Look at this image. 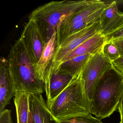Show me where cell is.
<instances>
[{
  "label": "cell",
  "instance_id": "1",
  "mask_svg": "<svg viewBox=\"0 0 123 123\" xmlns=\"http://www.w3.org/2000/svg\"><path fill=\"white\" fill-rule=\"evenodd\" d=\"M7 62L17 92L40 95L45 91L44 84L36 77L34 67L20 38L11 48Z\"/></svg>",
  "mask_w": 123,
  "mask_h": 123
},
{
  "label": "cell",
  "instance_id": "2",
  "mask_svg": "<svg viewBox=\"0 0 123 123\" xmlns=\"http://www.w3.org/2000/svg\"><path fill=\"white\" fill-rule=\"evenodd\" d=\"M93 0L51 1L33 11L29 18L35 22L46 44L56 32L59 25L62 21L90 4Z\"/></svg>",
  "mask_w": 123,
  "mask_h": 123
},
{
  "label": "cell",
  "instance_id": "3",
  "mask_svg": "<svg viewBox=\"0 0 123 123\" xmlns=\"http://www.w3.org/2000/svg\"><path fill=\"white\" fill-rule=\"evenodd\" d=\"M47 106L59 122L91 114V104L84 90L80 73Z\"/></svg>",
  "mask_w": 123,
  "mask_h": 123
},
{
  "label": "cell",
  "instance_id": "4",
  "mask_svg": "<svg viewBox=\"0 0 123 123\" xmlns=\"http://www.w3.org/2000/svg\"><path fill=\"white\" fill-rule=\"evenodd\" d=\"M123 95V75L112 67L98 82L91 101V114L101 120L118 109Z\"/></svg>",
  "mask_w": 123,
  "mask_h": 123
},
{
  "label": "cell",
  "instance_id": "5",
  "mask_svg": "<svg viewBox=\"0 0 123 123\" xmlns=\"http://www.w3.org/2000/svg\"><path fill=\"white\" fill-rule=\"evenodd\" d=\"M107 5L100 0H93L90 4L64 19L57 30L56 46L68 36L99 21L101 15Z\"/></svg>",
  "mask_w": 123,
  "mask_h": 123
},
{
  "label": "cell",
  "instance_id": "6",
  "mask_svg": "<svg viewBox=\"0 0 123 123\" xmlns=\"http://www.w3.org/2000/svg\"><path fill=\"white\" fill-rule=\"evenodd\" d=\"M112 67V62L104 54L101 49L98 53L90 57L82 69L80 78L91 104L94 90L99 80Z\"/></svg>",
  "mask_w": 123,
  "mask_h": 123
},
{
  "label": "cell",
  "instance_id": "7",
  "mask_svg": "<svg viewBox=\"0 0 123 123\" xmlns=\"http://www.w3.org/2000/svg\"><path fill=\"white\" fill-rule=\"evenodd\" d=\"M100 30V23L98 21L66 37L56 47L46 76L56 72L61 62L65 57L85 41L99 32Z\"/></svg>",
  "mask_w": 123,
  "mask_h": 123
},
{
  "label": "cell",
  "instance_id": "8",
  "mask_svg": "<svg viewBox=\"0 0 123 123\" xmlns=\"http://www.w3.org/2000/svg\"><path fill=\"white\" fill-rule=\"evenodd\" d=\"M34 67L41 58L45 43L35 22L31 19L25 24L20 37Z\"/></svg>",
  "mask_w": 123,
  "mask_h": 123
},
{
  "label": "cell",
  "instance_id": "9",
  "mask_svg": "<svg viewBox=\"0 0 123 123\" xmlns=\"http://www.w3.org/2000/svg\"><path fill=\"white\" fill-rule=\"evenodd\" d=\"M123 21V13L118 11L117 2L107 4L100 17V32L106 36L118 28Z\"/></svg>",
  "mask_w": 123,
  "mask_h": 123
},
{
  "label": "cell",
  "instance_id": "10",
  "mask_svg": "<svg viewBox=\"0 0 123 123\" xmlns=\"http://www.w3.org/2000/svg\"><path fill=\"white\" fill-rule=\"evenodd\" d=\"M16 92L10 76L7 66V59L2 57L0 65V113L10 104Z\"/></svg>",
  "mask_w": 123,
  "mask_h": 123
},
{
  "label": "cell",
  "instance_id": "11",
  "mask_svg": "<svg viewBox=\"0 0 123 123\" xmlns=\"http://www.w3.org/2000/svg\"><path fill=\"white\" fill-rule=\"evenodd\" d=\"M73 78L69 75L60 72L53 73L48 76L44 84L47 105L50 104L63 91Z\"/></svg>",
  "mask_w": 123,
  "mask_h": 123
},
{
  "label": "cell",
  "instance_id": "12",
  "mask_svg": "<svg viewBox=\"0 0 123 123\" xmlns=\"http://www.w3.org/2000/svg\"><path fill=\"white\" fill-rule=\"evenodd\" d=\"M30 109L34 123H60L51 114L42 94L30 95Z\"/></svg>",
  "mask_w": 123,
  "mask_h": 123
},
{
  "label": "cell",
  "instance_id": "13",
  "mask_svg": "<svg viewBox=\"0 0 123 123\" xmlns=\"http://www.w3.org/2000/svg\"><path fill=\"white\" fill-rule=\"evenodd\" d=\"M56 32H55L51 38L45 44L41 58L34 67L36 77L44 84L56 47Z\"/></svg>",
  "mask_w": 123,
  "mask_h": 123
},
{
  "label": "cell",
  "instance_id": "14",
  "mask_svg": "<svg viewBox=\"0 0 123 123\" xmlns=\"http://www.w3.org/2000/svg\"><path fill=\"white\" fill-rule=\"evenodd\" d=\"M105 41V36L102 35L100 31L98 32L73 51L62 60L60 65L64 62L79 56L88 54L91 55L95 54L101 49Z\"/></svg>",
  "mask_w": 123,
  "mask_h": 123
},
{
  "label": "cell",
  "instance_id": "15",
  "mask_svg": "<svg viewBox=\"0 0 123 123\" xmlns=\"http://www.w3.org/2000/svg\"><path fill=\"white\" fill-rule=\"evenodd\" d=\"M30 94L18 92L13 98L16 111L17 123H28L30 112Z\"/></svg>",
  "mask_w": 123,
  "mask_h": 123
},
{
  "label": "cell",
  "instance_id": "16",
  "mask_svg": "<svg viewBox=\"0 0 123 123\" xmlns=\"http://www.w3.org/2000/svg\"><path fill=\"white\" fill-rule=\"evenodd\" d=\"M92 55L89 54L85 55L64 62L60 65L56 73L60 72L69 75L73 78L76 77L80 74Z\"/></svg>",
  "mask_w": 123,
  "mask_h": 123
},
{
  "label": "cell",
  "instance_id": "17",
  "mask_svg": "<svg viewBox=\"0 0 123 123\" xmlns=\"http://www.w3.org/2000/svg\"><path fill=\"white\" fill-rule=\"evenodd\" d=\"M102 51L112 62L121 56L118 47L112 41L105 42L102 47Z\"/></svg>",
  "mask_w": 123,
  "mask_h": 123
},
{
  "label": "cell",
  "instance_id": "18",
  "mask_svg": "<svg viewBox=\"0 0 123 123\" xmlns=\"http://www.w3.org/2000/svg\"><path fill=\"white\" fill-rule=\"evenodd\" d=\"M60 123H103L100 120L93 117L91 114L84 116L78 117L64 120Z\"/></svg>",
  "mask_w": 123,
  "mask_h": 123
},
{
  "label": "cell",
  "instance_id": "19",
  "mask_svg": "<svg viewBox=\"0 0 123 123\" xmlns=\"http://www.w3.org/2000/svg\"><path fill=\"white\" fill-rule=\"evenodd\" d=\"M105 42L123 39V21L118 28L105 36Z\"/></svg>",
  "mask_w": 123,
  "mask_h": 123
},
{
  "label": "cell",
  "instance_id": "20",
  "mask_svg": "<svg viewBox=\"0 0 123 123\" xmlns=\"http://www.w3.org/2000/svg\"><path fill=\"white\" fill-rule=\"evenodd\" d=\"M113 67L123 75V55L112 62Z\"/></svg>",
  "mask_w": 123,
  "mask_h": 123
},
{
  "label": "cell",
  "instance_id": "21",
  "mask_svg": "<svg viewBox=\"0 0 123 123\" xmlns=\"http://www.w3.org/2000/svg\"><path fill=\"white\" fill-rule=\"evenodd\" d=\"M116 45L119 50L121 56L123 55V39L112 41Z\"/></svg>",
  "mask_w": 123,
  "mask_h": 123
},
{
  "label": "cell",
  "instance_id": "22",
  "mask_svg": "<svg viewBox=\"0 0 123 123\" xmlns=\"http://www.w3.org/2000/svg\"><path fill=\"white\" fill-rule=\"evenodd\" d=\"M118 109L121 116V121L120 122L123 123V95L120 101Z\"/></svg>",
  "mask_w": 123,
  "mask_h": 123
},
{
  "label": "cell",
  "instance_id": "23",
  "mask_svg": "<svg viewBox=\"0 0 123 123\" xmlns=\"http://www.w3.org/2000/svg\"><path fill=\"white\" fill-rule=\"evenodd\" d=\"M28 123H34V122L33 120V118H32V116H31V111H30V114H29Z\"/></svg>",
  "mask_w": 123,
  "mask_h": 123
},
{
  "label": "cell",
  "instance_id": "24",
  "mask_svg": "<svg viewBox=\"0 0 123 123\" xmlns=\"http://www.w3.org/2000/svg\"><path fill=\"white\" fill-rule=\"evenodd\" d=\"M119 123H121V122H119Z\"/></svg>",
  "mask_w": 123,
  "mask_h": 123
}]
</instances>
